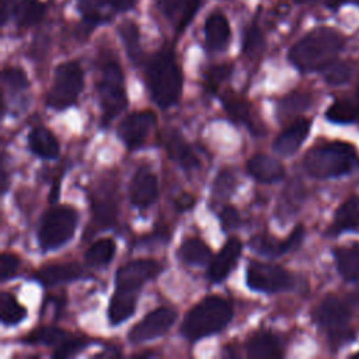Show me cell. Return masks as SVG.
Here are the masks:
<instances>
[{
	"label": "cell",
	"mask_w": 359,
	"mask_h": 359,
	"mask_svg": "<svg viewBox=\"0 0 359 359\" xmlns=\"http://www.w3.org/2000/svg\"><path fill=\"white\" fill-rule=\"evenodd\" d=\"M358 95H359V83H358Z\"/></svg>",
	"instance_id": "52"
},
{
	"label": "cell",
	"mask_w": 359,
	"mask_h": 359,
	"mask_svg": "<svg viewBox=\"0 0 359 359\" xmlns=\"http://www.w3.org/2000/svg\"><path fill=\"white\" fill-rule=\"evenodd\" d=\"M3 86L11 93L22 91L28 87V79L22 69L20 67H6L1 74Z\"/></svg>",
	"instance_id": "40"
},
{
	"label": "cell",
	"mask_w": 359,
	"mask_h": 359,
	"mask_svg": "<svg viewBox=\"0 0 359 359\" xmlns=\"http://www.w3.org/2000/svg\"><path fill=\"white\" fill-rule=\"evenodd\" d=\"M325 1V6L327 7H338L339 4H342L344 1H346V0H324Z\"/></svg>",
	"instance_id": "49"
},
{
	"label": "cell",
	"mask_w": 359,
	"mask_h": 359,
	"mask_svg": "<svg viewBox=\"0 0 359 359\" xmlns=\"http://www.w3.org/2000/svg\"><path fill=\"white\" fill-rule=\"evenodd\" d=\"M222 104L227 112V115L234 121V122H240L244 123L245 126H248V129L252 133H261L262 130L259 129V123H255L254 118H252V109L250 107V104L240 98L238 95H223L222 97Z\"/></svg>",
	"instance_id": "27"
},
{
	"label": "cell",
	"mask_w": 359,
	"mask_h": 359,
	"mask_svg": "<svg viewBox=\"0 0 359 359\" xmlns=\"http://www.w3.org/2000/svg\"><path fill=\"white\" fill-rule=\"evenodd\" d=\"M310 126V119L297 118L276 136V139L273 140V150L280 156H292L306 140Z\"/></svg>",
	"instance_id": "18"
},
{
	"label": "cell",
	"mask_w": 359,
	"mask_h": 359,
	"mask_svg": "<svg viewBox=\"0 0 359 359\" xmlns=\"http://www.w3.org/2000/svg\"><path fill=\"white\" fill-rule=\"evenodd\" d=\"M247 172L259 182H276L285 175L282 163L266 154H255L245 164Z\"/></svg>",
	"instance_id": "20"
},
{
	"label": "cell",
	"mask_w": 359,
	"mask_h": 359,
	"mask_svg": "<svg viewBox=\"0 0 359 359\" xmlns=\"http://www.w3.org/2000/svg\"><path fill=\"white\" fill-rule=\"evenodd\" d=\"M206 48L212 52L223 50L230 39V24L224 14L215 11L210 13L203 27Z\"/></svg>",
	"instance_id": "19"
},
{
	"label": "cell",
	"mask_w": 359,
	"mask_h": 359,
	"mask_svg": "<svg viewBox=\"0 0 359 359\" xmlns=\"http://www.w3.org/2000/svg\"><path fill=\"white\" fill-rule=\"evenodd\" d=\"M237 181L234 174L230 170H222L212 187V194L216 199H227L236 189Z\"/></svg>",
	"instance_id": "38"
},
{
	"label": "cell",
	"mask_w": 359,
	"mask_h": 359,
	"mask_svg": "<svg viewBox=\"0 0 359 359\" xmlns=\"http://www.w3.org/2000/svg\"><path fill=\"white\" fill-rule=\"evenodd\" d=\"M88 344L87 339L84 338H77V337H69L66 338L60 345H57L55 348V352H53V358H57V359H62V358H67V356H72L74 353H77L79 351L84 349V346Z\"/></svg>",
	"instance_id": "43"
},
{
	"label": "cell",
	"mask_w": 359,
	"mask_h": 359,
	"mask_svg": "<svg viewBox=\"0 0 359 359\" xmlns=\"http://www.w3.org/2000/svg\"><path fill=\"white\" fill-rule=\"evenodd\" d=\"M15 4V0H1V24L7 22V18L13 14Z\"/></svg>",
	"instance_id": "47"
},
{
	"label": "cell",
	"mask_w": 359,
	"mask_h": 359,
	"mask_svg": "<svg viewBox=\"0 0 359 359\" xmlns=\"http://www.w3.org/2000/svg\"><path fill=\"white\" fill-rule=\"evenodd\" d=\"M108 3L118 11H128L136 6L137 0H108Z\"/></svg>",
	"instance_id": "46"
},
{
	"label": "cell",
	"mask_w": 359,
	"mask_h": 359,
	"mask_svg": "<svg viewBox=\"0 0 359 359\" xmlns=\"http://www.w3.org/2000/svg\"><path fill=\"white\" fill-rule=\"evenodd\" d=\"M306 171L320 180L337 178L352 172L359 157L355 147L345 142H331L310 149L304 156Z\"/></svg>",
	"instance_id": "3"
},
{
	"label": "cell",
	"mask_w": 359,
	"mask_h": 359,
	"mask_svg": "<svg viewBox=\"0 0 359 359\" xmlns=\"http://www.w3.org/2000/svg\"><path fill=\"white\" fill-rule=\"evenodd\" d=\"M358 227H359V196L351 195L337 209L332 224L330 227V233L338 234L341 231L353 230Z\"/></svg>",
	"instance_id": "24"
},
{
	"label": "cell",
	"mask_w": 359,
	"mask_h": 359,
	"mask_svg": "<svg viewBox=\"0 0 359 359\" xmlns=\"http://www.w3.org/2000/svg\"><path fill=\"white\" fill-rule=\"evenodd\" d=\"M116 251V244L112 238H101L93 243L86 251V261L91 266H102L111 262Z\"/></svg>",
	"instance_id": "31"
},
{
	"label": "cell",
	"mask_w": 359,
	"mask_h": 359,
	"mask_svg": "<svg viewBox=\"0 0 359 359\" xmlns=\"http://www.w3.org/2000/svg\"><path fill=\"white\" fill-rule=\"evenodd\" d=\"M177 254H178V258L188 265L202 266L209 261H212L210 248L196 237H189L184 240Z\"/></svg>",
	"instance_id": "30"
},
{
	"label": "cell",
	"mask_w": 359,
	"mask_h": 359,
	"mask_svg": "<svg viewBox=\"0 0 359 359\" xmlns=\"http://www.w3.org/2000/svg\"><path fill=\"white\" fill-rule=\"evenodd\" d=\"M84 86L83 69L77 62H65L55 70L53 83L46 94V105L53 109H66L73 105Z\"/></svg>",
	"instance_id": "8"
},
{
	"label": "cell",
	"mask_w": 359,
	"mask_h": 359,
	"mask_svg": "<svg viewBox=\"0 0 359 359\" xmlns=\"http://www.w3.org/2000/svg\"><path fill=\"white\" fill-rule=\"evenodd\" d=\"M220 220L223 223V229H226V230L238 226V222H240L238 213L233 206H224L223 208V210L220 213Z\"/></svg>",
	"instance_id": "45"
},
{
	"label": "cell",
	"mask_w": 359,
	"mask_h": 359,
	"mask_svg": "<svg viewBox=\"0 0 359 359\" xmlns=\"http://www.w3.org/2000/svg\"><path fill=\"white\" fill-rule=\"evenodd\" d=\"M28 147L29 150L42 158H56L59 156V142L53 133L43 128L36 126L28 135Z\"/></svg>",
	"instance_id": "25"
},
{
	"label": "cell",
	"mask_w": 359,
	"mask_h": 359,
	"mask_svg": "<svg viewBox=\"0 0 359 359\" xmlns=\"http://www.w3.org/2000/svg\"><path fill=\"white\" fill-rule=\"evenodd\" d=\"M264 43V36L257 24H252L247 28L244 34V41H243V52L248 56H254L259 52Z\"/></svg>",
	"instance_id": "42"
},
{
	"label": "cell",
	"mask_w": 359,
	"mask_h": 359,
	"mask_svg": "<svg viewBox=\"0 0 359 359\" xmlns=\"http://www.w3.org/2000/svg\"><path fill=\"white\" fill-rule=\"evenodd\" d=\"M146 81L153 101L161 108L174 105L182 90V74L170 48L154 53L147 62Z\"/></svg>",
	"instance_id": "2"
},
{
	"label": "cell",
	"mask_w": 359,
	"mask_h": 359,
	"mask_svg": "<svg viewBox=\"0 0 359 359\" xmlns=\"http://www.w3.org/2000/svg\"><path fill=\"white\" fill-rule=\"evenodd\" d=\"M241 250L243 243L237 237H230L223 244L220 251L210 261L208 271V278L210 282H220L233 271V268L237 265Z\"/></svg>",
	"instance_id": "15"
},
{
	"label": "cell",
	"mask_w": 359,
	"mask_h": 359,
	"mask_svg": "<svg viewBox=\"0 0 359 359\" xmlns=\"http://www.w3.org/2000/svg\"><path fill=\"white\" fill-rule=\"evenodd\" d=\"M20 266V259L17 255L11 252H3L0 257V279L1 282H6L11 276L17 273V269Z\"/></svg>",
	"instance_id": "44"
},
{
	"label": "cell",
	"mask_w": 359,
	"mask_h": 359,
	"mask_svg": "<svg viewBox=\"0 0 359 359\" xmlns=\"http://www.w3.org/2000/svg\"><path fill=\"white\" fill-rule=\"evenodd\" d=\"M119 35L122 38V42L125 45V49L133 63H140L143 57L142 46H140V36H139V28L133 21H123L119 25Z\"/></svg>",
	"instance_id": "33"
},
{
	"label": "cell",
	"mask_w": 359,
	"mask_h": 359,
	"mask_svg": "<svg viewBox=\"0 0 359 359\" xmlns=\"http://www.w3.org/2000/svg\"><path fill=\"white\" fill-rule=\"evenodd\" d=\"M81 275V268L76 262H60L50 264L39 268L35 272V279L42 285L52 286L59 283H66L77 279Z\"/></svg>",
	"instance_id": "22"
},
{
	"label": "cell",
	"mask_w": 359,
	"mask_h": 359,
	"mask_svg": "<svg viewBox=\"0 0 359 359\" xmlns=\"http://www.w3.org/2000/svg\"><path fill=\"white\" fill-rule=\"evenodd\" d=\"M314 320L318 327L327 334L334 345H339L352 338L351 310L348 304L335 294L325 296L314 310Z\"/></svg>",
	"instance_id": "7"
},
{
	"label": "cell",
	"mask_w": 359,
	"mask_h": 359,
	"mask_svg": "<svg viewBox=\"0 0 359 359\" xmlns=\"http://www.w3.org/2000/svg\"><path fill=\"white\" fill-rule=\"evenodd\" d=\"M231 317L233 309L227 300L208 296L187 313L181 324V334L189 341H198L226 328Z\"/></svg>",
	"instance_id": "4"
},
{
	"label": "cell",
	"mask_w": 359,
	"mask_h": 359,
	"mask_svg": "<svg viewBox=\"0 0 359 359\" xmlns=\"http://www.w3.org/2000/svg\"><path fill=\"white\" fill-rule=\"evenodd\" d=\"M344 46L342 36L327 27L310 31L289 50V60L302 72L323 70L331 65Z\"/></svg>",
	"instance_id": "1"
},
{
	"label": "cell",
	"mask_w": 359,
	"mask_h": 359,
	"mask_svg": "<svg viewBox=\"0 0 359 359\" xmlns=\"http://www.w3.org/2000/svg\"><path fill=\"white\" fill-rule=\"evenodd\" d=\"M352 356H355V358H359V352H356L355 355H352Z\"/></svg>",
	"instance_id": "51"
},
{
	"label": "cell",
	"mask_w": 359,
	"mask_h": 359,
	"mask_svg": "<svg viewBox=\"0 0 359 359\" xmlns=\"http://www.w3.org/2000/svg\"><path fill=\"white\" fill-rule=\"evenodd\" d=\"M93 223L101 229L109 227L118 213V202L114 191H101L93 196L91 202Z\"/></svg>",
	"instance_id": "23"
},
{
	"label": "cell",
	"mask_w": 359,
	"mask_h": 359,
	"mask_svg": "<svg viewBox=\"0 0 359 359\" xmlns=\"http://www.w3.org/2000/svg\"><path fill=\"white\" fill-rule=\"evenodd\" d=\"M136 296L137 293L115 290L109 300L108 307V320L111 325H119L128 320L136 310Z\"/></svg>",
	"instance_id": "28"
},
{
	"label": "cell",
	"mask_w": 359,
	"mask_h": 359,
	"mask_svg": "<svg viewBox=\"0 0 359 359\" xmlns=\"http://www.w3.org/2000/svg\"><path fill=\"white\" fill-rule=\"evenodd\" d=\"M334 258L339 275L345 280L359 279V244L342 245L334 250Z\"/></svg>",
	"instance_id": "26"
},
{
	"label": "cell",
	"mask_w": 359,
	"mask_h": 359,
	"mask_svg": "<svg viewBox=\"0 0 359 359\" xmlns=\"http://www.w3.org/2000/svg\"><path fill=\"white\" fill-rule=\"evenodd\" d=\"M177 318V313L170 307H158L150 311L130 331L129 341L133 344L146 342L164 335Z\"/></svg>",
	"instance_id": "11"
},
{
	"label": "cell",
	"mask_w": 359,
	"mask_h": 359,
	"mask_svg": "<svg viewBox=\"0 0 359 359\" xmlns=\"http://www.w3.org/2000/svg\"><path fill=\"white\" fill-rule=\"evenodd\" d=\"M245 283L251 290L278 293L293 287V276L282 266L266 262H251L245 272Z\"/></svg>",
	"instance_id": "9"
},
{
	"label": "cell",
	"mask_w": 359,
	"mask_h": 359,
	"mask_svg": "<svg viewBox=\"0 0 359 359\" xmlns=\"http://www.w3.org/2000/svg\"><path fill=\"white\" fill-rule=\"evenodd\" d=\"M161 266L154 259H135L122 265L116 271L115 290H123L137 293L139 289L156 275H158Z\"/></svg>",
	"instance_id": "10"
},
{
	"label": "cell",
	"mask_w": 359,
	"mask_h": 359,
	"mask_svg": "<svg viewBox=\"0 0 359 359\" xmlns=\"http://www.w3.org/2000/svg\"><path fill=\"white\" fill-rule=\"evenodd\" d=\"M158 194L157 177L151 172L149 167H140L130 180L129 184V198L133 206L147 208L153 203Z\"/></svg>",
	"instance_id": "14"
},
{
	"label": "cell",
	"mask_w": 359,
	"mask_h": 359,
	"mask_svg": "<svg viewBox=\"0 0 359 359\" xmlns=\"http://www.w3.org/2000/svg\"><path fill=\"white\" fill-rule=\"evenodd\" d=\"M194 196L189 194H182L178 199H177V206L180 210H187L194 205Z\"/></svg>",
	"instance_id": "48"
},
{
	"label": "cell",
	"mask_w": 359,
	"mask_h": 359,
	"mask_svg": "<svg viewBox=\"0 0 359 359\" xmlns=\"http://www.w3.org/2000/svg\"><path fill=\"white\" fill-rule=\"evenodd\" d=\"M303 237H304V227L299 224L293 229V231L285 240H278L271 236H255L250 241V248L259 255L278 257L285 252L296 250L300 245Z\"/></svg>",
	"instance_id": "13"
},
{
	"label": "cell",
	"mask_w": 359,
	"mask_h": 359,
	"mask_svg": "<svg viewBox=\"0 0 359 359\" xmlns=\"http://www.w3.org/2000/svg\"><path fill=\"white\" fill-rule=\"evenodd\" d=\"M201 0H158L157 7L177 32H182L192 21Z\"/></svg>",
	"instance_id": "16"
},
{
	"label": "cell",
	"mask_w": 359,
	"mask_h": 359,
	"mask_svg": "<svg viewBox=\"0 0 359 359\" xmlns=\"http://www.w3.org/2000/svg\"><path fill=\"white\" fill-rule=\"evenodd\" d=\"M27 316L24 306L18 303L14 294L3 292L0 294V318L4 325H17Z\"/></svg>",
	"instance_id": "34"
},
{
	"label": "cell",
	"mask_w": 359,
	"mask_h": 359,
	"mask_svg": "<svg viewBox=\"0 0 359 359\" xmlns=\"http://www.w3.org/2000/svg\"><path fill=\"white\" fill-rule=\"evenodd\" d=\"M79 215L72 206H55L48 210L39 224L38 241L43 251L60 248L72 240Z\"/></svg>",
	"instance_id": "6"
},
{
	"label": "cell",
	"mask_w": 359,
	"mask_h": 359,
	"mask_svg": "<svg viewBox=\"0 0 359 359\" xmlns=\"http://www.w3.org/2000/svg\"><path fill=\"white\" fill-rule=\"evenodd\" d=\"M310 105V97L304 93H292L279 102V114L282 118H290Z\"/></svg>",
	"instance_id": "37"
},
{
	"label": "cell",
	"mask_w": 359,
	"mask_h": 359,
	"mask_svg": "<svg viewBox=\"0 0 359 359\" xmlns=\"http://www.w3.org/2000/svg\"><path fill=\"white\" fill-rule=\"evenodd\" d=\"M97 90L102 112L101 123L105 126L116 118L128 104L123 73L115 60H107L102 63Z\"/></svg>",
	"instance_id": "5"
},
{
	"label": "cell",
	"mask_w": 359,
	"mask_h": 359,
	"mask_svg": "<svg viewBox=\"0 0 359 359\" xmlns=\"http://www.w3.org/2000/svg\"><path fill=\"white\" fill-rule=\"evenodd\" d=\"M156 114L151 111L133 112L119 123L118 136L128 149H137L144 143L149 132L156 125Z\"/></svg>",
	"instance_id": "12"
},
{
	"label": "cell",
	"mask_w": 359,
	"mask_h": 359,
	"mask_svg": "<svg viewBox=\"0 0 359 359\" xmlns=\"http://www.w3.org/2000/svg\"><path fill=\"white\" fill-rule=\"evenodd\" d=\"M231 74V66L230 65H217L209 67L203 74V87L210 91L216 93L219 86L227 80Z\"/></svg>",
	"instance_id": "39"
},
{
	"label": "cell",
	"mask_w": 359,
	"mask_h": 359,
	"mask_svg": "<svg viewBox=\"0 0 359 359\" xmlns=\"http://www.w3.org/2000/svg\"><path fill=\"white\" fill-rule=\"evenodd\" d=\"M323 72H324V79L328 84L338 86V84L348 81V79L351 76V66L346 62H335L334 60L331 65H328L325 69H323Z\"/></svg>",
	"instance_id": "41"
},
{
	"label": "cell",
	"mask_w": 359,
	"mask_h": 359,
	"mask_svg": "<svg viewBox=\"0 0 359 359\" xmlns=\"http://www.w3.org/2000/svg\"><path fill=\"white\" fill-rule=\"evenodd\" d=\"M245 351L247 356L252 359L280 358L283 355L280 339L269 331H259L252 335L245 345Z\"/></svg>",
	"instance_id": "21"
},
{
	"label": "cell",
	"mask_w": 359,
	"mask_h": 359,
	"mask_svg": "<svg viewBox=\"0 0 359 359\" xmlns=\"http://www.w3.org/2000/svg\"><path fill=\"white\" fill-rule=\"evenodd\" d=\"M46 13V4L41 0H18L13 15L20 28H28L38 24Z\"/></svg>",
	"instance_id": "29"
},
{
	"label": "cell",
	"mask_w": 359,
	"mask_h": 359,
	"mask_svg": "<svg viewBox=\"0 0 359 359\" xmlns=\"http://www.w3.org/2000/svg\"><path fill=\"white\" fill-rule=\"evenodd\" d=\"M79 11L84 22L90 27L102 24L109 18L102 0H79Z\"/></svg>",
	"instance_id": "36"
},
{
	"label": "cell",
	"mask_w": 359,
	"mask_h": 359,
	"mask_svg": "<svg viewBox=\"0 0 359 359\" xmlns=\"http://www.w3.org/2000/svg\"><path fill=\"white\" fill-rule=\"evenodd\" d=\"M325 118L332 123H353L359 121V107L348 100H337L328 107Z\"/></svg>",
	"instance_id": "32"
},
{
	"label": "cell",
	"mask_w": 359,
	"mask_h": 359,
	"mask_svg": "<svg viewBox=\"0 0 359 359\" xmlns=\"http://www.w3.org/2000/svg\"><path fill=\"white\" fill-rule=\"evenodd\" d=\"M294 1H297V3H307V1H311V0H294Z\"/></svg>",
	"instance_id": "50"
},
{
	"label": "cell",
	"mask_w": 359,
	"mask_h": 359,
	"mask_svg": "<svg viewBox=\"0 0 359 359\" xmlns=\"http://www.w3.org/2000/svg\"><path fill=\"white\" fill-rule=\"evenodd\" d=\"M163 144L168 157L184 170H194L199 165V160L191 144L175 129H165L163 133Z\"/></svg>",
	"instance_id": "17"
},
{
	"label": "cell",
	"mask_w": 359,
	"mask_h": 359,
	"mask_svg": "<svg viewBox=\"0 0 359 359\" xmlns=\"http://www.w3.org/2000/svg\"><path fill=\"white\" fill-rule=\"evenodd\" d=\"M70 335L53 325H46V327H39L34 331H31L28 335L24 337V342L25 344H41V345H52V346H57L60 345L66 338H69Z\"/></svg>",
	"instance_id": "35"
}]
</instances>
